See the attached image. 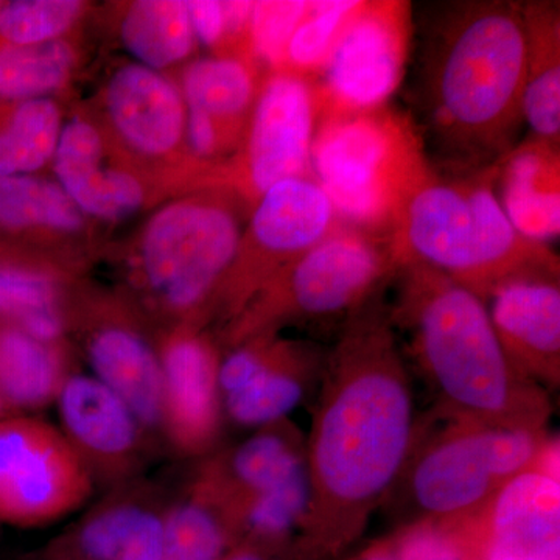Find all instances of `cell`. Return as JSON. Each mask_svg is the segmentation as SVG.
<instances>
[{"mask_svg":"<svg viewBox=\"0 0 560 560\" xmlns=\"http://www.w3.org/2000/svg\"><path fill=\"white\" fill-rule=\"evenodd\" d=\"M55 400L68 434L66 440L81 459L84 455L97 463L117 466L138 451V419L125 401L94 375H68Z\"/></svg>","mask_w":560,"mask_h":560,"instance_id":"21","label":"cell"},{"mask_svg":"<svg viewBox=\"0 0 560 560\" xmlns=\"http://www.w3.org/2000/svg\"><path fill=\"white\" fill-rule=\"evenodd\" d=\"M410 536V529H394L393 533L372 540L366 547L337 560H407Z\"/></svg>","mask_w":560,"mask_h":560,"instance_id":"38","label":"cell"},{"mask_svg":"<svg viewBox=\"0 0 560 560\" xmlns=\"http://www.w3.org/2000/svg\"><path fill=\"white\" fill-rule=\"evenodd\" d=\"M291 545L260 539H242L223 560H290Z\"/></svg>","mask_w":560,"mask_h":560,"instance_id":"39","label":"cell"},{"mask_svg":"<svg viewBox=\"0 0 560 560\" xmlns=\"http://www.w3.org/2000/svg\"><path fill=\"white\" fill-rule=\"evenodd\" d=\"M495 167L469 175L436 172L415 195L389 237L397 265L419 261L482 301L504 280L560 271L551 246L523 237L495 194Z\"/></svg>","mask_w":560,"mask_h":560,"instance_id":"5","label":"cell"},{"mask_svg":"<svg viewBox=\"0 0 560 560\" xmlns=\"http://www.w3.org/2000/svg\"><path fill=\"white\" fill-rule=\"evenodd\" d=\"M386 291L352 313L327 350L305 438L307 511L290 560L345 556L388 499L418 436L411 375Z\"/></svg>","mask_w":560,"mask_h":560,"instance_id":"1","label":"cell"},{"mask_svg":"<svg viewBox=\"0 0 560 560\" xmlns=\"http://www.w3.org/2000/svg\"><path fill=\"white\" fill-rule=\"evenodd\" d=\"M495 194L523 237L551 246L560 235V145L528 136L497 164Z\"/></svg>","mask_w":560,"mask_h":560,"instance_id":"20","label":"cell"},{"mask_svg":"<svg viewBox=\"0 0 560 560\" xmlns=\"http://www.w3.org/2000/svg\"><path fill=\"white\" fill-rule=\"evenodd\" d=\"M195 39L208 47H217L226 39V20L223 2L195 0L187 2Z\"/></svg>","mask_w":560,"mask_h":560,"instance_id":"36","label":"cell"},{"mask_svg":"<svg viewBox=\"0 0 560 560\" xmlns=\"http://www.w3.org/2000/svg\"><path fill=\"white\" fill-rule=\"evenodd\" d=\"M65 377L55 345L0 323V418L46 407L57 399Z\"/></svg>","mask_w":560,"mask_h":560,"instance_id":"24","label":"cell"},{"mask_svg":"<svg viewBox=\"0 0 560 560\" xmlns=\"http://www.w3.org/2000/svg\"><path fill=\"white\" fill-rule=\"evenodd\" d=\"M312 176L341 223L389 242L401 213L436 173L408 110H320Z\"/></svg>","mask_w":560,"mask_h":560,"instance_id":"6","label":"cell"},{"mask_svg":"<svg viewBox=\"0 0 560 560\" xmlns=\"http://www.w3.org/2000/svg\"><path fill=\"white\" fill-rule=\"evenodd\" d=\"M58 296L49 272L0 254V323L20 326L38 313L58 311Z\"/></svg>","mask_w":560,"mask_h":560,"instance_id":"33","label":"cell"},{"mask_svg":"<svg viewBox=\"0 0 560 560\" xmlns=\"http://www.w3.org/2000/svg\"><path fill=\"white\" fill-rule=\"evenodd\" d=\"M106 108L121 139L147 156H164L179 145L186 128V102L158 70L124 66L110 77Z\"/></svg>","mask_w":560,"mask_h":560,"instance_id":"19","label":"cell"},{"mask_svg":"<svg viewBox=\"0 0 560 560\" xmlns=\"http://www.w3.org/2000/svg\"><path fill=\"white\" fill-rule=\"evenodd\" d=\"M90 495V471L66 436L43 420L0 418V522L44 525Z\"/></svg>","mask_w":560,"mask_h":560,"instance_id":"12","label":"cell"},{"mask_svg":"<svg viewBox=\"0 0 560 560\" xmlns=\"http://www.w3.org/2000/svg\"><path fill=\"white\" fill-rule=\"evenodd\" d=\"M94 377L125 401L147 429L164 425V374L160 355L138 331L105 326L88 342Z\"/></svg>","mask_w":560,"mask_h":560,"instance_id":"22","label":"cell"},{"mask_svg":"<svg viewBox=\"0 0 560 560\" xmlns=\"http://www.w3.org/2000/svg\"><path fill=\"white\" fill-rule=\"evenodd\" d=\"M120 35L138 65L158 72L186 60L195 44L189 9L180 0L132 2L121 21Z\"/></svg>","mask_w":560,"mask_h":560,"instance_id":"27","label":"cell"},{"mask_svg":"<svg viewBox=\"0 0 560 560\" xmlns=\"http://www.w3.org/2000/svg\"><path fill=\"white\" fill-rule=\"evenodd\" d=\"M101 132L90 121L72 119L62 127L54 156L58 184L83 215L120 220L142 208L145 191L131 173L105 167Z\"/></svg>","mask_w":560,"mask_h":560,"instance_id":"18","label":"cell"},{"mask_svg":"<svg viewBox=\"0 0 560 560\" xmlns=\"http://www.w3.org/2000/svg\"><path fill=\"white\" fill-rule=\"evenodd\" d=\"M184 132H186L187 142H189L191 153L195 156H213L221 147L228 143L219 125L202 110L187 108Z\"/></svg>","mask_w":560,"mask_h":560,"instance_id":"37","label":"cell"},{"mask_svg":"<svg viewBox=\"0 0 560 560\" xmlns=\"http://www.w3.org/2000/svg\"><path fill=\"white\" fill-rule=\"evenodd\" d=\"M307 474L305 436L289 419L257 429L237 447L223 453L202 471L201 482L230 512L241 533L246 506Z\"/></svg>","mask_w":560,"mask_h":560,"instance_id":"17","label":"cell"},{"mask_svg":"<svg viewBox=\"0 0 560 560\" xmlns=\"http://www.w3.org/2000/svg\"><path fill=\"white\" fill-rule=\"evenodd\" d=\"M311 9V2H254L248 40L250 50L265 65L283 69L291 36Z\"/></svg>","mask_w":560,"mask_h":560,"instance_id":"35","label":"cell"},{"mask_svg":"<svg viewBox=\"0 0 560 560\" xmlns=\"http://www.w3.org/2000/svg\"><path fill=\"white\" fill-rule=\"evenodd\" d=\"M547 431L495 429L434 407L382 508L396 529H440L470 517L525 471H558Z\"/></svg>","mask_w":560,"mask_h":560,"instance_id":"4","label":"cell"},{"mask_svg":"<svg viewBox=\"0 0 560 560\" xmlns=\"http://www.w3.org/2000/svg\"><path fill=\"white\" fill-rule=\"evenodd\" d=\"M164 427L180 451H208L220 433V357L206 337L184 331L165 342Z\"/></svg>","mask_w":560,"mask_h":560,"instance_id":"16","label":"cell"},{"mask_svg":"<svg viewBox=\"0 0 560 560\" xmlns=\"http://www.w3.org/2000/svg\"><path fill=\"white\" fill-rule=\"evenodd\" d=\"M0 108V178L33 175L54 161L62 130L61 113L50 98Z\"/></svg>","mask_w":560,"mask_h":560,"instance_id":"28","label":"cell"},{"mask_svg":"<svg viewBox=\"0 0 560 560\" xmlns=\"http://www.w3.org/2000/svg\"><path fill=\"white\" fill-rule=\"evenodd\" d=\"M79 0H13L0 7V43L38 46L54 43L79 20Z\"/></svg>","mask_w":560,"mask_h":560,"instance_id":"32","label":"cell"},{"mask_svg":"<svg viewBox=\"0 0 560 560\" xmlns=\"http://www.w3.org/2000/svg\"><path fill=\"white\" fill-rule=\"evenodd\" d=\"M315 79L276 70L257 92L250 110L242 183L257 202L275 184L312 176V145L320 120Z\"/></svg>","mask_w":560,"mask_h":560,"instance_id":"14","label":"cell"},{"mask_svg":"<svg viewBox=\"0 0 560 560\" xmlns=\"http://www.w3.org/2000/svg\"><path fill=\"white\" fill-rule=\"evenodd\" d=\"M0 7H2V2H0Z\"/></svg>","mask_w":560,"mask_h":560,"instance_id":"40","label":"cell"},{"mask_svg":"<svg viewBox=\"0 0 560 560\" xmlns=\"http://www.w3.org/2000/svg\"><path fill=\"white\" fill-rule=\"evenodd\" d=\"M327 350L316 342L283 340L265 331L232 346L220 360L219 388L224 415L235 425L261 429L318 393Z\"/></svg>","mask_w":560,"mask_h":560,"instance_id":"13","label":"cell"},{"mask_svg":"<svg viewBox=\"0 0 560 560\" xmlns=\"http://www.w3.org/2000/svg\"><path fill=\"white\" fill-rule=\"evenodd\" d=\"M242 235L241 215L230 198H194L165 206L143 231V279L168 311H200L219 298Z\"/></svg>","mask_w":560,"mask_h":560,"instance_id":"8","label":"cell"},{"mask_svg":"<svg viewBox=\"0 0 560 560\" xmlns=\"http://www.w3.org/2000/svg\"><path fill=\"white\" fill-rule=\"evenodd\" d=\"M396 270L388 241L340 223L232 318L228 342L232 348L289 324L338 331L361 305L388 289Z\"/></svg>","mask_w":560,"mask_h":560,"instance_id":"7","label":"cell"},{"mask_svg":"<svg viewBox=\"0 0 560 560\" xmlns=\"http://www.w3.org/2000/svg\"><path fill=\"white\" fill-rule=\"evenodd\" d=\"M415 7L404 0H360L316 80L323 110L389 105L410 68Z\"/></svg>","mask_w":560,"mask_h":560,"instance_id":"9","label":"cell"},{"mask_svg":"<svg viewBox=\"0 0 560 560\" xmlns=\"http://www.w3.org/2000/svg\"><path fill=\"white\" fill-rule=\"evenodd\" d=\"M340 223L313 176L282 180L265 191L243 231L237 257L217 298L226 315L235 318L279 271Z\"/></svg>","mask_w":560,"mask_h":560,"instance_id":"10","label":"cell"},{"mask_svg":"<svg viewBox=\"0 0 560 560\" xmlns=\"http://www.w3.org/2000/svg\"><path fill=\"white\" fill-rule=\"evenodd\" d=\"M558 474L525 471L470 517L422 530L448 560H560Z\"/></svg>","mask_w":560,"mask_h":560,"instance_id":"11","label":"cell"},{"mask_svg":"<svg viewBox=\"0 0 560 560\" xmlns=\"http://www.w3.org/2000/svg\"><path fill=\"white\" fill-rule=\"evenodd\" d=\"M75 65V51L65 40L38 46L0 43V103L47 98L65 86Z\"/></svg>","mask_w":560,"mask_h":560,"instance_id":"30","label":"cell"},{"mask_svg":"<svg viewBox=\"0 0 560 560\" xmlns=\"http://www.w3.org/2000/svg\"><path fill=\"white\" fill-rule=\"evenodd\" d=\"M257 92L253 70L241 58L210 57L187 66L180 94L187 108L208 114L230 143L250 116Z\"/></svg>","mask_w":560,"mask_h":560,"instance_id":"25","label":"cell"},{"mask_svg":"<svg viewBox=\"0 0 560 560\" xmlns=\"http://www.w3.org/2000/svg\"><path fill=\"white\" fill-rule=\"evenodd\" d=\"M389 285L390 324L436 408L495 429L547 431L550 396L501 348L481 298L419 261L397 265Z\"/></svg>","mask_w":560,"mask_h":560,"instance_id":"3","label":"cell"},{"mask_svg":"<svg viewBox=\"0 0 560 560\" xmlns=\"http://www.w3.org/2000/svg\"><path fill=\"white\" fill-rule=\"evenodd\" d=\"M83 217L58 183L35 175L0 178V231L5 234L75 232Z\"/></svg>","mask_w":560,"mask_h":560,"instance_id":"29","label":"cell"},{"mask_svg":"<svg viewBox=\"0 0 560 560\" xmlns=\"http://www.w3.org/2000/svg\"><path fill=\"white\" fill-rule=\"evenodd\" d=\"M560 271L501 282L486 300L490 323L514 366L544 389L560 385Z\"/></svg>","mask_w":560,"mask_h":560,"instance_id":"15","label":"cell"},{"mask_svg":"<svg viewBox=\"0 0 560 560\" xmlns=\"http://www.w3.org/2000/svg\"><path fill=\"white\" fill-rule=\"evenodd\" d=\"M145 508L121 503L92 514L75 536L77 560H120Z\"/></svg>","mask_w":560,"mask_h":560,"instance_id":"34","label":"cell"},{"mask_svg":"<svg viewBox=\"0 0 560 560\" xmlns=\"http://www.w3.org/2000/svg\"><path fill=\"white\" fill-rule=\"evenodd\" d=\"M360 0L311 2V9L291 36L282 70L318 80L338 36Z\"/></svg>","mask_w":560,"mask_h":560,"instance_id":"31","label":"cell"},{"mask_svg":"<svg viewBox=\"0 0 560 560\" xmlns=\"http://www.w3.org/2000/svg\"><path fill=\"white\" fill-rule=\"evenodd\" d=\"M164 534L162 560H223L241 541L230 512L200 481L165 515Z\"/></svg>","mask_w":560,"mask_h":560,"instance_id":"26","label":"cell"},{"mask_svg":"<svg viewBox=\"0 0 560 560\" xmlns=\"http://www.w3.org/2000/svg\"><path fill=\"white\" fill-rule=\"evenodd\" d=\"M525 55L522 2L431 3L415 18L408 113L436 172L488 171L517 145Z\"/></svg>","mask_w":560,"mask_h":560,"instance_id":"2","label":"cell"},{"mask_svg":"<svg viewBox=\"0 0 560 560\" xmlns=\"http://www.w3.org/2000/svg\"><path fill=\"white\" fill-rule=\"evenodd\" d=\"M526 55L523 120L530 136L560 145V3L522 2Z\"/></svg>","mask_w":560,"mask_h":560,"instance_id":"23","label":"cell"}]
</instances>
